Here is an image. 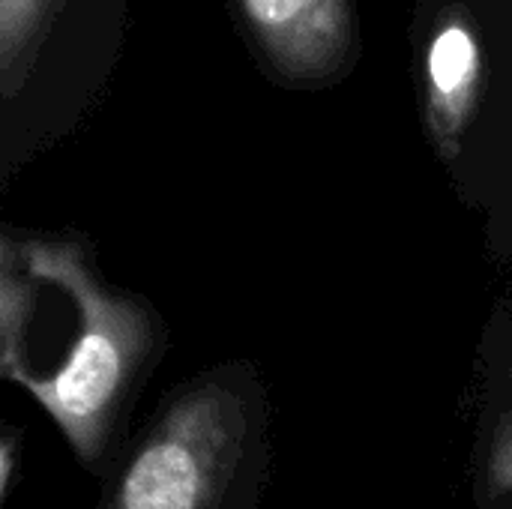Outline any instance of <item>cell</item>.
Instances as JSON below:
<instances>
[{"mask_svg": "<svg viewBox=\"0 0 512 509\" xmlns=\"http://www.w3.org/2000/svg\"><path fill=\"white\" fill-rule=\"evenodd\" d=\"M165 351L162 312L105 276L87 234L3 228L0 375L36 399L102 483L132 441L135 402Z\"/></svg>", "mask_w": 512, "mask_h": 509, "instance_id": "6da1fadb", "label": "cell"}, {"mask_svg": "<svg viewBox=\"0 0 512 509\" xmlns=\"http://www.w3.org/2000/svg\"><path fill=\"white\" fill-rule=\"evenodd\" d=\"M273 414L249 360L177 384L105 480L96 509H261L273 465Z\"/></svg>", "mask_w": 512, "mask_h": 509, "instance_id": "7a4b0ae2", "label": "cell"}, {"mask_svg": "<svg viewBox=\"0 0 512 509\" xmlns=\"http://www.w3.org/2000/svg\"><path fill=\"white\" fill-rule=\"evenodd\" d=\"M129 0H0V183L72 135L108 90Z\"/></svg>", "mask_w": 512, "mask_h": 509, "instance_id": "3957f363", "label": "cell"}, {"mask_svg": "<svg viewBox=\"0 0 512 509\" xmlns=\"http://www.w3.org/2000/svg\"><path fill=\"white\" fill-rule=\"evenodd\" d=\"M414 39L429 141L462 180L512 123V0H420Z\"/></svg>", "mask_w": 512, "mask_h": 509, "instance_id": "277c9868", "label": "cell"}, {"mask_svg": "<svg viewBox=\"0 0 512 509\" xmlns=\"http://www.w3.org/2000/svg\"><path fill=\"white\" fill-rule=\"evenodd\" d=\"M261 69L294 90L348 78L360 60L357 0H231Z\"/></svg>", "mask_w": 512, "mask_h": 509, "instance_id": "5b68a950", "label": "cell"}, {"mask_svg": "<svg viewBox=\"0 0 512 509\" xmlns=\"http://www.w3.org/2000/svg\"><path fill=\"white\" fill-rule=\"evenodd\" d=\"M477 498L483 509H504L512 504V369L507 405L495 417V426L483 447Z\"/></svg>", "mask_w": 512, "mask_h": 509, "instance_id": "8992f818", "label": "cell"}, {"mask_svg": "<svg viewBox=\"0 0 512 509\" xmlns=\"http://www.w3.org/2000/svg\"><path fill=\"white\" fill-rule=\"evenodd\" d=\"M21 468H24V435L21 429L6 423L0 429V504L9 501Z\"/></svg>", "mask_w": 512, "mask_h": 509, "instance_id": "52a82bcc", "label": "cell"}]
</instances>
